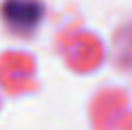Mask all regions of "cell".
Returning <instances> with one entry per match:
<instances>
[{"mask_svg": "<svg viewBox=\"0 0 132 130\" xmlns=\"http://www.w3.org/2000/svg\"><path fill=\"white\" fill-rule=\"evenodd\" d=\"M4 18L13 28L30 30L41 18V4L32 0H9L4 4Z\"/></svg>", "mask_w": 132, "mask_h": 130, "instance_id": "6da1fadb", "label": "cell"}]
</instances>
